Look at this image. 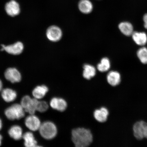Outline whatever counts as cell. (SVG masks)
Here are the masks:
<instances>
[{"label":"cell","instance_id":"19","mask_svg":"<svg viewBox=\"0 0 147 147\" xmlns=\"http://www.w3.org/2000/svg\"><path fill=\"white\" fill-rule=\"evenodd\" d=\"M119 28L121 32L126 36H131L134 32L133 25L127 22L121 23L119 25Z\"/></svg>","mask_w":147,"mask_h":147},{"label":"cell","instance_id":"16","mask_svg":"<svg viewBox=\"0 0 147 147\" xmlns=\"http://www.w3.org/2000/svg\"><path fill=\"white\" fill-rule=\"evenodd\" d=\"M1 96L5 102H11L16 100L17 97V93L13 90L6 88L2 91Z\"/></svg>","mask_w":147,"mask_h":147},{"label":"cell","instance_id":"22","mask_svg":"<svg viewBox=\"0 0 147 147\" xmlns=\"http://www.w3.org/2000/svg\"><path fill=\"white\" fill-rule=\"evenodd\" d=\"M137 56L140 61L143 64H147V48L142 47L139 49L137 52Z\"/></svg>","mask_w":147,"mask_h":147},{"label":"cell","instance_id":"17","mask_svg":"<svg viewBox=\"0 0 147 147\" xmlns=\"http://www.w3.org/2000/svg\"><path fill=\"white\" fill-rule=\"evenodd\" d=\"M8 134L10 136L16 140H19L23 138V130L19 126H13L9 129Z\"/></svg>","mask_w":147,"mask_h":147},{"label":"cell","instance_id":"10","mask_svg":"<svg viewBox=\"0 0 147 147\" xmlns=\"http://www.w3.org/2000/svg\"><path fill=\"white\" fill-rule=\"evenodd\" d=\"M5 9L7 13L12 17L18 15L20 12V5L14 0L7 3L5 5Z\"/></svg>","mask_w":147,"mask_h":147},{"label":"cell","instance_id":"25","mask_svg":"<svg viewBox=\"0 0 147 147\" xmlns=\"http://www.w3.org/2000/svg\"><path fill=\"white\" fill-rule=\"evenodd\" d=\"M58 100V97H54L51 99L49 102V105L53 109L57 110Z\"/></svg>","mask_w":147,"mask_h":147},{"label":"cell","instance_id":"9","mask_svg":"<svg viewBox=\"0 0 147 147\" xmlns=\"http://www.w3.org/2000/svg\"><path fill=\"white\" fill-rule=\"evenodd\" d=\"M41 123L38 117L34 115H30L25 119V124L27 128L32 131L39 129Z\"/></svg>","mask_w":147,"mask_h":147},{"label":"cell","instance_id":"3","mask_svg":"<svg viewBox=\"0 0 147 147\" xmlns=\"http://www.w3.org/2000/svg\"><path fill=\"white\" fill-rule=\"evenodd\" d=\"M25 112L21 104H16L5 110V115L10 120H14L23 118L24 117Z\"/></svg>","mask_w":147,"mask_h":147},{"label":"cell","instance_id":"26","mask_svg":"<svg viewBox=\"0 0 147 147\" xmlns=\"http://www.w3.org/2000/svg\"><path fill=\"white\" fill-rule=\"evenodd\" d=\"M143 20L144 23V26L147 29V13L145 14L143 16Z\"/></svg>","mask_w":147,"mask_h":147},{"label":"cell","instance_id":"12","mask_svg":"<svg viewBox=\"0 0 147 147\" xmlns=\"http://www.w3.org/2000/svg\"><path fill=\"white\" fill-rule=\"evenodd\" d=\"M107 80L110 85L115 87L120 84L121 81L120 74L116 71H110L107 76Z\"/></svg>","mask_w":147,"mask_h":147},{"label":"cell","instance_id":"30","mask_svg":"<svg viewBox=\"0 0 147 147\" xmlns=\"http://www.w3.org/2000/svg\"><path fill=\"white\" fill-rule=\"evenodd\" d=\"M145 138L147 139V130H146V134H145Z\"/></svg>","mask_w":147,"mask_h":147},{"label":"cell","instance_id":"27","mask_svg":"<svg viewBox=\"0 0 147 147\" xmlns=\"http://www.w3.org/2000/svg\"><path fill=\"white\" fill-rule=\"evenodd\" d=\"M3 88V83L0 80V91Z\"/></svg>","mask_w":147,"mask_h":147},{"label":"cell","instance_id":"6","mask_svg":"<svg viewBox=\"0 0 147 147\" xmlns=\"http://www.w3.org/2000/svg\"><path fill=\"white\" fill-rule=\"evenodd\" d=\"M1 47L2 51H5L9 54L14 55L21 54L24 49L23 43L19 41L8 45H2Z\"/></svg>","mask_w":147,"mask_h":147},{"label":"cell","instance_id":"5","mask_svg":"<svg viewBox=\"0 0 147 147\" xmlns=\"http://www.w3.org/2000/svg\"><path fill=\"white\" fill-rule=\"evenodd\" d=\"M46 36L49 41L57 42L60 41L62 36V32L60 28L57 26L53 25L47 28Z\"/></svg>","mask_w":147,"mask_h":147},{"label":"cell","instance_id":"28","mask_svg":"<svg viewBox=\"0 0 147 147\" xmlns=\"http://www.w3.org/2000/svg\"><path fill=\"white\" fill-rule=\"evenodd\" d=\"M2 121L1 119H0V130L2 128Z\"/></svg>","mask_w":147,"mask_h":147},{"label":"cell","instance_id":"24","mask_svg":"<svg viewBox=\"0 0 147 147\" xmlns=\"http://www.w3.org/2000/svg\"><path fill=\"white\" fill-rule=\"evenodd\" d=\"M67 107V103L64 99L62 98H58L57 107L56 110L60 112L65 111Z\"/></svg>","mask_w":147,"mask_h":147},{"label":"cell","instance_id":"14","mask_svg":"<svg viewBox=\"0 0 147 147\" xmlns=\"http://www.w3.org/2000/svg\"><path fill=\"white\" fill-rule=\"evenodd\" d=\"M131 36L134 41L138 45L144 46L147 43V35L144 32H134Z\"/></svg>","mask_w":147,"mask_h":147},{"label":"cell","instance_id":"11","mask_svg":"<svg viewBox=\"0 0 147 147\" xmlns=\"http://www.w3.org/2000/svg\"><path fill=\"white\" fill-rule=\"evenodd\" d=\"M109 115V111L107 109L104 107L95 110L93 113V117L95 120L100 123L106 122Z\"/></svg>","mask_w":147,"mask_h":147},{"label":"cell","instance_id":"29","mask_svg":"<svg viewBox=\"0 0 147 147\" xmlns=\"http://www.w3.org/2000/svg\"><path fill=\"white\" fill-rule=\"evenodd\" d=\"M2 140V136L0 135V146H1V144Z\"/></svg>","mask_w":147,"mask_h":147},{"label":"cell","instance_id":"7","mask_svg":"<svg viewBox=\"0 0 147 147\" xmlns=\"http://www.w3.org/2000/svg\"><path fill=\"white\" fill-rule=\"evenodd\" d=\"M134 134L137 139L140 140L145 138L147 130V123L140 121L136 123L133 126Z\"/></svg>","mask_w":147,"mask_h":147},{"label":"cell","instance_id":"20","mask_svg":"<svg viewBox=\"0 0 147 147\" xmlns=\"http://www.w3.org/2000/svg\"><path fill=\"white\" fill-rule=\"evenodd\" d=\"M78 8L82 13L88 14L92 11L93 6L91 2L89 0H81L79 3Z\"/></svg>","mask_w":147,"mask_h":147},{"label":"cell","instance_id":"2","mask_svg":"<svg viewBox=\"0 0 147 147\" xmlns=\"http://www.w3.org/2000/svg\"><path fill=\"white\" fill-rule=\"evenodd\" d=\"M38 130L41 136L47 140L54 139L58 134L56 125L51 121H45L42 123Z\"/></svg>","mask_w":147,"mask_h":147},{"label":"cell","instance_id":"21","mask_svg":"<svg viewBox=\"0 0 147 147\" xmlns=\"http://www.w3.org/2000/svg\"><path fill=\"white\" fill-rule=\"evenodd\" d=\"M111 67L109 59L107 58L104 57L101 59L100 63L97 65V69L101 72H105L109 70Z\"/></svg>","mask_w":147,"mask_h":147},{"label":"cell","instance_id":"4","mask_svg":"<svg viewBox=\"0 0 147 147\" xmlns=\"http://www.w3.org/2000/svg\"><path fill=\"white\" fill-rule=\"evenodd\" d=\"M38 100L32 98L28 95H26L22 98L21 105L25 110L30 115H34L36 110V105Z\"/></svg>","mask_w":147,"mask_h":147},{"label":"cell","instance_id":"15","mask_svg":"<svg viewBox=\"0 0 147 147\" xmlns=\"http://www.w3.org/2000/svg\"><path fill=\"white\" fill-rule=\"evenodd\" d=\"M96 74V69L93 66L89 64L84 65L82 76L84 79L90 80L94 77Z\"/></svg>","mask_w":147,"mask_h":147},{"label":"cell","instance_id":"1","mask_svg":"<svg viewBox=\"0 0 147 147\" xmlns=\"http://www.w3.org/2000/svg\"><path fill=\"white\" fill-rule=\"evenodd\" d=\"M71 140L76 147H87L93 143V136L90 130L84 127L74 129L71 131Z\"/></svg>","mask_w":147,"mask_h":147},{"label":"cell","instance_id":"18","mask_svg":"<svg viewBox=\"0 0 147 147\" xmlns=\"http://www.w3.org/2000/svg\"><path fill=\"white\" fill-rule=\"evenodd\" d=\"M25 146L27 147H34L38 146V143L33 134L30 132H27L23 135Z\"/></svg>","mask_w":147,"mask_h":147},{"label":"cell","instance_id":"23","mask_svg":"<svg viewBox=\"0 0 147 147\" xmlns=\"http://www.w3.org/2000/svg\"><path fill=\"white\" fill-rule=\"evenodd\" d=\"M49 105L47 102L38 100L36 105V110L40 113H43L47 111L49 109Z\"/></svg>","mask_w":147,"mask_h":147},{"label":"cell","instance_id":"13","mask_svg":"<svg viewBox=\"0 0 147 147\" xmlns=\"http://www.w3.org/2000/svg\"><path fill=\"white\" fill-rule=\"evenodd\" d=\"M49 91V89L47 86H38L33 90L32 95L34 98L38 100H41L45 96Z\"/></svg>","mask_w":147,"mask_h":147},{"label":"cell","instance_id":"8","mask_svg":"<svg viewBox=\"0 0 147 147\" xmlns=\"http://www.w3.org/2000/svg\"><path fill=\"white\" fill-rule=\"evenodd\" d=\"M4 75L5 79L12 83L19 82L21 80V74L15 68L10 67L7 69L5 71Z\"/></svg>","mask_w":147,"mask_h":147}]
</instances>
